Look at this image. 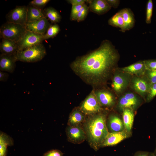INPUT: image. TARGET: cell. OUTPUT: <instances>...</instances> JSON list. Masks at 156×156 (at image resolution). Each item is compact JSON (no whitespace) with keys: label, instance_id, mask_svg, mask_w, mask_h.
<instances>
[{"label":"cell","instance_id":"4316f807","mask_svg":"<svg viewBox=\"0 0 156 156\" xmlns=\"http://www.w3.org/2000/svg\"><path fill=\"white\" fill-rule=\"evenodd\" d=\"M60 31V27L57 24L51 25L46 33L43 35L44 40L53 38L59 33Z\"/></svg>","mask_w":156,"mask_h":156},{"label":"cell","instance_id":"d6a6232c","mask_svg":"<svg viewBox=\"0 0 156 156\" xmlns=\"http://www.w3.org/2000/svg\"><path fill=\"white\" fill-rule=\"evenodd\" d=\"M50 1L49 0H34L30 2L29 5L42 9Z\"/></svg>","mask_w":156,"mask_h":156},{"label":"cell","instance_id":"74e56055","mask_svg":"<svg viewBox=\"0 0 156 156\" xmlns=\"http://www.w3.org/2000/svg\"><path fill=\"white\" fill-rule=\"evenodd\" d=\"M8 74L3 71H0V81H6L8 79Z\"/></svg>","mask_w":156,"mask_h":156},{"label":"cell","instance_id":"7c38bea8","mask_svg":"<svg viewBox=\"0 0 156 156\" xmlns=\"http://www.w3.org/2000/svg\"><path fill=\"white\" fill-rule=\"evenodd\" d=\"M51 25L46 17L31 22H27L25 27L29 31L44 35Z\"/></svg>","mask_w":156,"mask_h":156},{"label":"cell","instance_id":"836d02e7","mask_svg":"<svg viewBox=\"0 0 156 156\" xmlns=\"http://www.w3.org/2000/svg\"><path fill=\"white\" fill-rule=\"evenodd\" d=\"M146 70H156V59L144 60Z\"/></svg>","mask_w":156,"mask_h":156},{"label":"cell","instance_id":"ffe728a7","mask_svg":"<svg viewBox=\"0 0 156 156\" xmlns=\"http://www.w3.org/2000/svg\"><path fill=\"white\" fill-rule=\"evenodd\" d=\"M120 96L118 101V106L122 111L126 108L133 110L137 107L140 102V100L132 99L123 94Z\"/></svg>","mask_w":156,"mask_h":156},{"label":"cell","instance_id":"277c9868","mask_svg":"<svg viewBox=\"0 0 156 156\" xmlns=\"http://www.w3.org/2000/svg\"><path fill=\"white\" fill-rule=\"evenodd\" d=\"M131 75L125 72L118 67L114 71L111 77V87L115 94L121 96L129 87Z\"/></svg>","mask_w":156,"mask_h":156},{"label":"cell","instance_id":"2e32d148","mask_svg":"<svg viewBox=\"0 0 156 156\" xmlns=\"http://www.w3.org/2000/svg\"><path fill=\"white\" fill-rule=\"evenodd\" d=\"M119 68L125 72L137 76L144 75L146 70L144 60L139 61L128 66Z\"/></svg>","mask_w":156,"mask_h":156},{"label":"cell","instance_id":"83f0119b","mask_svg":"<svg viewBox=\"0 0 156 156\" xmlns=\"http://www.w3.org/2000/svg\"><path fill=\"white\" fill-rule=\"evenodd\" d=\"M153 5L152 0H149L146 5L145 22L147 24L151 23L153 14Z\"/></svg>","mask_w":156,"mask_h":156},{"label":"cell","instance_id":"e575fe53","mask_svg":"<svg viewBox=\"0 0 156 156\" xmlns=\"http://www.w3.org/2000/svg\"><path fill=\"white\" fill-rule=\"evenodd\" d=\"M43 156H63V155L60 151L55 149L48 151L44 153Z\"/></svg>","mask_w":156,"mask_h":156},{"label":"cell","instance_id":"ac0fdd59","mask_svg":"<svg viewBox=\"0 0 156 156\" xmlns=\"http://www.w3.org/2000/svg\"><path fill=\"white\" fill-rule=\"evenodd\" d=\"M86 116L80 109L79 107H75L70 113L68 122V126L80 125L85 120Z\"/></svg>","mask_w":156,"mask_h":156},{"label":"cell","instance_id":"d4e9b609","mask_svg":"<svg viewBox=\"0 0 156 156\" xmlns=\"http://www.w3.org/2000/svg\"><path fill=\"white\" fill-rule=\"evenodd\" d=\"M108 23L109 25L112 26L120 28V31L123 32L124 23L122 14L120 11L110 18Z\"/></svg>","mask_w":156,"mask_h":156},{"label":"cell","instance_id":"6da1fadb","mask_svg":"<svg viewBox=\"0 0 156 156\" xmlns=\"http://www.w3.org/2000/svg\"><path fill=\"white\" fill-rule=\"evenodd\" d=\"M120 59L115 46L110 41L105 40L97 49L77 57L70 66L82 80L96 88L105 86L118 67Z\"/></svg>","mask_w":156,"mask_h":156},{"label":"cell","instance_id":"484cf974","mask_svg":"<svg viewBox=\"0 0 156 156\" xmlns=\"http://www.w3.org/2000/svg\"><path fill=\"white\" fill-rule=\"evenodd\" d=\"M43 12L45 17L53 23L56 24L60 22L61 17L59 12L52 7H49L45 9Z\"/></svg>","mask_w":156,"mask_h":156},{"label":"cell","instance_id":"8fae6325","mask_svg":"<svg viewBox=\"0 0 156 156\" xmlns=\"http://www.w3.org/2000/svg\"><path fill=\"white\" fill-rule=\"evenodd\" d=\"M68 140L74 144H80L86 139V133L80 125L71 126H68L66 129Z\"/></svg>","mask_w":156,"mask_h":156},{"label":"cell","instance_id":"60d3db41","mask_svg":"<svg viewBox=\"0 0 156 156\" xmlns=\"http://www.w3.org/2000/svg\"><path fill=\"white\" fill-rule=\"evenodd\" d=\"M155 151H156V149Z\"/></svg>","mask_w":156,"mask_h":156},{"label":"cell","instance_id":"8d00e7d4","mask_svg":"<svg viewBox=\"0 0 156 156\" xmlns=\"http://www.w3.org/2000/svg\"><path fill=\"white\" fill-rule=\"evenodd\" d=\"M67 1L72 5H83L85 3V2H87L88 0H68Z\"/></svg>","mask_w":156,"mask_h":156},{"label":"cell","instance_id":"5bb4252c","mask_svg":"<svg viewBox=\"0 0 156 156\" xmlns=\"http://www.w3.org/2000/svg\"><path fill=\"white\" fill-rule=\"evenodd\" d=\"M128 136L127 132L123 131L109 132L101 147L115 145L127 138Z\"/></svg>","mask_w":156,"mask_h":156},{"label":"cell","instance_id":"4dcf8cb0","mask_svg":"<svg viewBox=\"0 0 156 156\" xmlns=\"http://www.w3.org/2000/svg\"><path fill=\"white\" fill-rule=\"evenodd\" d=\"M83 4L78 5H72L70 16V20L72 21H76L77 15Z\"/></svg>","mask_w":156,"mask_h":156},{"label":"cell","instance_id":"d6986e66","mask_svg":"<svg viewBox=\"0 0 156 156\" xmlns=\"http://www.w3.org/2000/svg\"><path fill=\"white\" fill-rule=\"evenodd\" d=\"M119 11L124 21V26L122 32H124L134 27L135 23V16L133 12L129 8H124Z\"/></svg>","mask_w":156,"mask_h":156},{"label":"cell","instance_id":"1f68e13d","mask_svg":"<svg viewBox=\"0 0 156 156\" xmlns=\"http://www.w3.org/2000/svg\"><path fill=\"white\" fill-rule=\"evenodd\" d=\"M156 96V83L151 85L146 97L145 101L149 102Z\"/></svg>","mask_w":156,"mask_h":156},{"label":"cell","instance_id":"f35d334b","mask_svg":"<svg viewBox=\"0 0 156 156\" xmlns=\"http://www.w3.org/2000/svg\"><path fill=\"white\" fill-rule=\"evenodd\" d=\"M148 152H144L139 153L135 156H148Z\"/></svg>","mask_w":156,"mask_h":156},{"label":"cell","instance_id":"603a6c76","mask_svg":"<svg viewBox=\"0 0 156 156\" xmlns=\"http://www.w3.org/2000/svg\"><path fill=\"white\" fill-rule=\"evenodd\" d=\"M45 17L42 9L30 6H28L27 13V22H31Z\"/></svg>","mask_w":156,"mask_h":156},{"label":"cell","instance_id":"9a60e30c","mask_svg":"<svg viewBox=\"0 0 156 156\" xmlns=\"http://www.w3.org/2000/svg\"><path fill=\"white\" fill-rule=\"evenodd\" d=\"M16 61V55L1 54L0 56V70L11 73L14 71Z\"/></svg>","mask_w":156,"mask_h":156},{"label":"cell","instance_id":"7a4b0ae2","mask_svg":"<svg viewBox=\"0 0 156 156\" xmlns=\"http://www.w3.org/2000/svg\"><path fill=\"white\" fill-rule=\"evenodd\" d=\"M83 128L90 146L95 151H97L109 133L106 115L101 112L87 116Z\"/></svg>","mask_w":156,"mask_h":156},{"label":"cell","instance_id":"30bf717a","mask_svg":"<svg viewBox=\"0 0 156 156\" xmlns=\"http://www.w3.org/2000/svg\"><path fill=\"white\" fill-rule=\"evenodd\" d=\"M28 6H17L6 15L7 22L18 24L25 27L27 22Z\"/></svg>","mask_w":156,"mask_h":156},{"label":"cell","instance_id":"d590c367","mask_svg":"<svg viewBox=\"0 0 156 156\" xmlns=\"http://www.w3.org/2000/svg\"><path fill=\"white\" fill-rule=\"evenodd\" d=\"M108 4L111 7L117 8L119 6L120 1L119 0H106Z\"/></svg>","mask_w":156,"mask_h":156},{"label":"cell","instance_id":"3957f363","mask_svg":"<svg viewBox=\"0 0 156 156\" xmlns=\"http://www.w3.org/2000/svg\"><path fill=\"white\" fill-rule=\"evenodd\" d=\"M46 54L45 48L41 43L18 51L16 55V61L35 62L41 60Z\"/></svg>","mask_w":156,"mask_h":156},{"label":"cell","instance_id":"cb8c5ba5","mask_svg":"<svg viewBox=\"0 0 156 156\" xmlns=\"http://www.w3.org/2000/svg\"><path fill=\"white\" fill-rule=\"evenodd\" d=\"M13 144L12 138L6 133L0 132V156H6L7 148L8 146H12Z\"/></svg>","mask_w":156,"mask_h":156},{"label":"cell","instance_id":"5b68a950","mask_svg":"<svg viewBox=\"0 0 156 156\" xmlns=\"http://www.w3.org/2000/svg\"><path fill=\"white\" fill-rule=\"evenodd\" d=\"M26 31L25 27L21 25L7 22L1 27L0 37L17 42Z\"/></svg>","mask_w":156,"mask_h":156},{"label":"cell","instance_id":"ab89813d","mask_svg":"<svg viewBox=\"0 0 156 156\" xmlns=\"http://www.w3.org/2000/svg\"><path fill=\"white\" fill-rule=\"evenodd\" d=\"M148 156H156V155L154 153H151L148 154Z\"/></svg>","mask_w":156,"mask_h":156},{"label":"cell","instance_id":"f1b7e54d","mask_svg":"<svg viewBox=\"0 0 156 156\" xmlns=\"http://www.w3.org/2000/svg\"><path fill=\"white\" fill-rule=\"evenodd\" d=\"M89 10V6L84 3L77 15L76 21L78 22L83 21L86 18Z\"/></svg>","mask_w":156,"mask_h":156},{"label":"cell","instance_id":"52a82bcc","mask_svg":"<svg viewBox=\"0 0 156 156\" xmlns=\"http://www.w3.org/2000/svg\"><path fill=\"white\" fill-rule=\"evenodd\" d=\"M151 85L144 75H132L129 86L134 92L146 100Z\"/></svg>","mask_w":156,"mask_h":156},{"label":"cell","instance_id":"9c48e42d","mask_svg":"<svg viewBox=\"0 0 156 156\" xmlns=\"http://www.w3.org/2000/svg\"><path fill=\"white\" fill-rule=\"evenodd\" d=\"M44 40L43 35L27 30L23 37L17 42L18 51L42 43Z\"/></svg>","mask_w":156,"mask_h":156},{"label":"cell","instance_id":"f546056e","mask_svg":"<svg viewBox=\"0 0 156 156\" xmlns=\"http://www.w3.org/2000/svg\"><path fill=\"white\" fill-rule=\"evenodd\" d=\"M144 75L151 85L156 83V70H146Z\"/></svg>","mask_w":156,"mask_h":156},{"label":"cell","instance_id":"ba28073f","mask_svg":"<svg viewBox=\"0 0 156 156\" xmlns=\"http://www.w3.org/2000/svg\"><path fill=\"white\" fill-rule=\"evenodd\" d=\"M104 87L93 88L95 95L101 107H112L116 103L115 94L113 92Z\"/></svg>","mask_w":156,"mask_h":156},{"label":"cell","instance_id":"e0dca14e","mask_svg":"<svg viewBox=\"0 0 156 156\" xmlns=\"http://www.w3.org/2000/svg\"><path fill=\"white\" fill-rule=\"evenodd\" d=\"M0 44L1 54L16 55L18 51L17 42L11 40L3 38Z\"/></svg>","mask_w":156,"mask_h":156},{"label":"cell","instance_id":"8992f818","mask_svg":"<svg viewBox=\"0 0 156 156\" xmlns=\"http://www.w3.org/2000/svg\"><path fill=\"white\" fill-rule=\"evenodd\" d=\"M79 107L86 116L101 112L102 109L96 97L93 89L81 102Z\"/></svg>","mask_w":156,"mask_h":156},{"label":"cell","instance_id":"7402d4cb","mask_svg":"<svg viewBox=\"0 0 156 156\" xmlns=\"http://www.w3.org/2000/svg\"><path fill=\"white\" fill-rule=\"evenodd\" d=\"M123 122L124 128L127 133L131 130L134 119L133 110L129 108H126L122 110Z\"/></svg>","mask_w":156,"mask_h":156},{"label":"cell","instance_id":"4fadbf2b","mask_svg":"<svg viewBox=\"0 0 156 156\" xmlns=\"http://www.w3.org/2000/svg\"><path fill=\"white\" fill-rule=\"evenodd\" d=\"M87 2L89 3V10L99 15L106 13L112 8L106 0H88Z\"/></svg>","mask_w":156,"mask_h":156},{"label":"cell","instance_id":"44dd1931","mask_svg":"<svg viewBox=\"0 0 156 156\" xmlns=\"http://www.w3.org/2000/svg\"><path fill=\"white\" fill-rule=\"evenodd\" d=\"M107 125L111 132L122 131L124 128L123 121L118 116L113 114L109 116Z\"/></svg>","mask_w":156,"mask_h":156}]
</instances>
